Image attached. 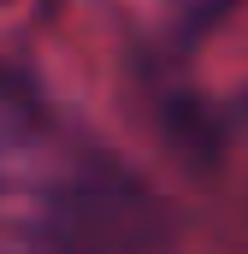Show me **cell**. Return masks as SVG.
Segmentation results:
<instances>
[{
    "label": "cell",
    "mask_w": 248,
    "mask_h": 254,
    "mask_svg": "<svg viewBox=\"0 0 248 254\" xmlns=\"http://www.w3.org/2000/svg\"><path fill=\"white\" fill-rule=\"evenodd\" d=\"M24 136H30V89L0 65V166H6V154H12Z\"/></svg>",
    "instance_id": "obj_1"
},
{
    "label": "cell",
    "mask_w": 248,
    "mask_h": 254,
    "mask_svg": "<svg viewBox=\"0 0 248 254\" xmlns=\"http://www.w3.org/2000/svg\"><path fill=\"white\" fill-rule=\"evenodd\" d=\"M231 6H237V0H172V24H178L184 36H207L213 24L231 18Z\"/></svg>",
    "instance_id": "obj_2"
}]
</instances>
